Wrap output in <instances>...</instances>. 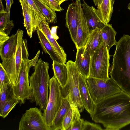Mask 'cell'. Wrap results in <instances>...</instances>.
I'll list each match as a JSON object with an SVG mask.
<instances>
[{"instance_id": "6da1fadb", "label": "cell", "mask_w": 130, "mask_h": 130, "mask_svg": "<svg viewBox=\"0 0 130 130\" xmlns=\"http://www.w3.org/2000/svg\"><path fill=\"white\" fill-rule=\"evenodd\" d=\"M90 115L104 130H120L130 124V95L122 91L106 98L95 104Z\"/></svg>"}, {"instance_id": "7a4b0ae2", "label": "cell", "mask_w": 130, "mask_h": 130, "mask_svg": "<svg viewBox=\"0 0 130 130\" xmlns=\"http://www.w3.org/2000/svg\"><path fill=\"white\" fill-rule=\"evenodd\" d=\"M115 45L109 75L122 91L130 95V36L124 35Z\"/></svg>"}, {"instance_id": "3957f363", "label": "cell", "mask_w": 130, "mask_h": 130, "mask_svg": "<svg viewBox=\"0 0 130 130\" xmlns=\"http://www.w3.org/2000/svg\"><path fill=\"white\" fill-rule=\"evenodd\" d=\"M49 67L48 62L40 58L35 66L34 72L29 76L32 93L31 100L35 102L41 110L43 111L46 108L48 101L50 80L48 72Z\"/></svg>"}, {"instance_id": "277c9868", "label": "cell", "mask_w": 130, "mask_h": 130, "mask_svg": "<svg viewBox=\"0 0 130 130\" xmlns=\"http://www.w3.org/2000/svg\"><path fill=\"white\" fill-rule=\"evenodd\" d=\"M17 32L18 40L15 54L0 64L9 77L13 86L17 81L22 61L28 59L29 56L27 40L23 38V31L19 29Z\"/></svg>"}, {"instance_id": "5b68a950", "label": "cell", "mask_w": 130, "mask_h": 130, "mask_svg": "<svg viewBox=\"0 0 130 130\" xmlns=\"http://www.w3.org/2000/svg\"><path fill=\"white\" fill-rule=\"evenodd\" d=\"M40 53V51L39 50L32 59L23 60L22 61L17 81L13 86L16 97L21 105L24 104L26 100L31 99L32 93L29 73L31 67L35 66Z\"/></svg>"}, {"instance_id": "8992f818", "label": "cell", "mask_w": 130, "mask_h": 130, "mask_svg": "<svg viewBox=\"0 0 130 130\" xmlns=\"http://www.w3.org/2000/svg\"><path fill=\"white\" fill-rule=\"evenodd\" d=\"M68 70V77L66 85L61 88L63 98L66 99L70 104L76 105L80 112L84 109L80 95L79 77L80 73L75 64V62L71 60L66 63Z\"/></svg>"}, {"instance_id": "52a82bcc", "label": "cell", "mask_w": 130, "mask_h": 130, "mask_svg": "<svg viewBox=\"0 0 130 130\" xmlns=\"http://www.w3.org/2000/svg\"><path fill=\"white\" fill-rule=\"evenodd\" d=\"M86 79L91 96L95 104L122 91L111 77L104 79L89 77Z\"/></svg>"}, {"instance_id": "ba28073f", "label": "cell", "mask_w": 130, "mask_h": 130, "mask_svg": "<svg viewBox=\"0 0 130 130\" xmlns=\"http://www.w3.org/2000/svg\"><path fill=\"white\" fill-rule=\"evenodd\" d=\"M49 89L48 101L43 114L46 125L51 130L53 122L62 104L63 98L60 85L54 75L50 79Z\"/></svg>"}, {"instance_id": "9c48e42d", "label": "cell", "mask_w": 130, "mask_h": 130, "mask_svg": "<svg viewBox=\"0 0 130 130\" xmlns=\"http://www.w3.org/2000/svg\"><path fill=\"white\" fill-rule=\"evenodd\" d=\"M110 56L103 42L91 57L89 77L107 79L109 77Z\"/></svg>"}, {"instance_id": "30bf717a", "label": "cell", "mask_w": 130, "mask_h": 130, "mask_svg": "<svg viewBox=\"0 0 130 130\" xmlns=\"http://www.w3.org/2000/svg\"><path fill=\"white\" fill-rule=\"evenodd\" d=\"M19 130H50L41 110L37 107L27 110L19 123Z\"/></svg>"}, {"instance_id": "8fae6325", "label": "cell", "mask_w": 130, "mask_h": 130, "mask_svg": "<svg viewBox=\"0 0 130 130\" xmlns=\"http://www.w3.org/2000/svg\"><path fill=\"white\" fill-rule=\"evenodd\" d=\"M75 4L78 15V26L76 42L77 50L85 46L90 32L85 17L82 6L81 0H76Z\"/></svg>"}, {"instance_id": "7c38bea8", "label": "cell", "mask_w": 130, "mask_h": 130, "mask_svg": "<svg viewBox=\"0 0 130 130\" xmlns=\"http://www.w3.org/2000/svg\"><path fill=\"white\" fill-rule=\"evenodd\" d=\"M35 17L36 30L39 29L42 32L65 63L67 60V55L63 47L59 44L52 35L49 23L46 20L41 18L37 13Z\"/></svg>"}, {"instance_id": "4fadbf2b", "label": "cell", "mask_w": 130, "mask_h": 130, "mask_svg": "<svg viewBox=\"0 0 130 130\" xmlns=\"http://www.w3.org/2000/svg\"><path fill=\"white\" fill-rule=\"evenodd\" d=\"M82 4V6L85 15L90 33L96 28L101 30L105 24L100 19L96 9L93 6H90L84 0Z\"/></svg>"}, {"instance_id": "5bb4252c", "label": "cell", "mask_w": 130, "mask_h": 130, "mask_svg": "<svg viewBox=\"0 0 130 130\" xmlns=\"http://www.w3.org/2000/svg\"><path fill=\"white\" fill-rule=\"evenodd\" d=\"M22 10L24 26L28 35L31 38L33 33L36 31V12L24 0H19Z\"/></svg>"}, {"instance_id": "9a60e30c", "label": "cell", "mask_w": 130, "mask_h": 130, "mask_svg": "<svg viewBox=\"0 0 130 130\" xmlns=\"http://www.w3.org/2000/svg\"><path fill=\"white\" fill-rule=\"evenodd\" d=\"M65 20L66 26L69 31L72 40L75 44L78 20L77 11L75 3L69 5L66 13Z\"/></svg>"}, {"instance_id": "2e32d148", "label": "cell", "mask_w": 130, "mask_h": 130, "mask_svg": "<svg viewBox=\"0 0 130 130\" xmlns=\"http://www.w3.org/2000/svg\"><path fill=\"white\" fill-rule=\"evenodd\" d=\"M78 80L80 95L83 105L84 108L90 114L94 110L95 104L91 96L86 78L80 73Z\"/></svg>"}, {"instance_id": "e0dca14e", "label": "cell", "mask_w": 130, "mask_h": 130, "mask_svg": "<svg viewBox=\"0 0 130 130\" xmlns=\"http://www.w3.org/2000/svg\"><path fill=\"white\" fill-rule=\"evenodd\" d=\"M75 64L82 75L87 78L89 77L91 56L85 46L77 50Z\"/></svg>"}, {"instance_id": "ac0fdd59", "label": "cell", "mask_w": 130, "mask_h": 130, "mask_svg": "<svg viewBox=\"0 0 130 130\" xmlns=\"http://www.w3.org/2000/svg\"><path fill=\"white\" fill-rule=\"evenodd\" d=\"M17 32L9 37V38L0 45V55L3 61L13 56L15 54L17 43Z\"/></svg>"}, {"instance_id": "d6986e66", "label": "cell", "mask_w": 130, "mask_h": 130, "mask_svg": "<svg viewBox=\"0 0 130 130\" xmlns=\"http://www.w3.org/2000/svg\"><path fill=\"white\" fill-rule=\"evenodd\" d=\"M36 31L40 41L39 43L44 53L49 54L53 61L64 63L42 32L39 29H37Z\"/></svg>"}, {"instance_id": "ffe728a7", "label": "cell", "mask_w": 130, "mask_h": 130, "mask_svg": "<svg viewBox=\"0 0 130 130\" xmlns=\"http://www.w3.org/2000/svg\"><path fill=\"white\" fill-rule=\"evenodd\" d=\"M100 30L96 28L90 32L85 46L86 50L89 54L91 57L103 42Z\"/></svg>"}, {"instance_id": "44dd1931", "label": "cell", "mask_w": 130, "mask_h": 130, "mask_svg": "<svg viewBox=\"0 0 130 130\" xmlns=\"http://www.w3.org/2000/svg\"><path fill=\"white\" fill-rule=\"evenodd\" d=\"M115 1V0H103L102 3L97 6L98 15L105 24H108L111 19Z\"/></svg>"}, {"instance_id": "7402d4cb", "label": "cell", "mask_w": 130, "mask_h": 130, "mask_svg": "<svg viewBox=\"0 0 130 130\" xmlns=\"http://www.w3.org/2000/svg\"><path fill=\"white\" fill-rule=\"evenodd\" d=\"M71 108L68 101L63 98L62 104L53 122L51 130H61L64 118Z\"/></svg>"}, {"instance_id": "603a6c76", "label": "cell", "mask_w": 130, "mask_h": 130, "mask_svg": "<svg viewBox=\"0 0 130 130\" xmlns=\"http://www.w3.org/2000/svg\"><path fill=\"white\" fill-rule=\"evenodd\" d=\"M52 68L54 75L61 87H64L66 84L68 77V70L66 64L53 61Z\"/></svg>"}, {"instance_id": "cb8c5ba5", "label": "cell", "mask_w": 130, "mask_h": 130, "mask_svg": "<svg viewBox=\"0 0 130 130\" xmlns=\"http://www.w3.org/2000/svg\"><path fill=\"white\" fill-rule=\"evenodd\" d=\"M100 31L103 42L109 52L110 48L117 43L115 39L117 32L112 25L108 24H105Z\"/></svg>"}, {"instance_id": "d4e9b609", "label": "cell", "mask_w": 130, "mask_h": 130, "mask_svg": "<svg viewBox=\"0 0 130 130\" xmlns=\"http://www.w3.org/2000/svg\"><path fill=\"white\" fill-rule=\"evenodd\" d=\"M33 0L48 22L54 24L57 23V15L55 11L49 8L42 0Z\"/></svg>"}, {"instance_id": "484cf974", "label": "cell", "mask_w": 130, "mask_h": 130, "mask_svg": "<svg viewBox=\"0 0 130 130\" xmlns=\"http://www.w3.org/2000/svg\"><path fill=\"white\" fill-rule=\"evenodd\" d=\"M0 109L7 101L14 98L15 95L13 85L11 83L8 84L0 88Z\"/></svg>"}, {"instance_id": "4316f807", "label": "cell", "mask_w": 130, "mask_h": 130, "mask_svg": "<svg viewBox=\"0 0 130 130\" xmlns=\"http://www.w3.org/2000/svg\"><path fill=\"white\" fill-rule=\"evenodd\" d=\"M19 101L16 98L7 101L0 109V116L3 118L6 117L11 111L14 108Z\"/></svg>"}, {"instance_id": "83f0119b", "label": "cell", "mask_w": 130, "mask_h": 130, "mask_svg": "<svg viewBox=\"0 0 130 130\" xmlns=\"http://www.w3.org/2000/svg\"><path fill=\"white\" fill-rule=\"evenodd\" d=\"M73 118V110L71 107L64 118L61 130H68L72 125Z\"/></svg>"}, {"instance_id": "f1b7e54d", "label": "cell", "mask_w": 130, "mask_h": 130, "mask_svg": "<svg viewBox=\"0 0 130 130\" xmlns=\"http://www.w3.org/2000/svg\"><path fill=\"white\" fill-rule=\"evenodd\" d=\"M8 83L11 84L9 77L0 64V88Z\"/></svg>"}, {"instance_id": "f546056e", "label": "cell", "mask_w": 130, "mask_h": 130, "mask_svg": "<svg viewBox=\"0 0 130 130\" xmlns=\"http://www.w3.org/2000/svg\"><path fill=\"white\" fill-rule=\"evenodd\" d=\"M51 9L55 11L60 12L63 9L55 0H42Z\"/></svg>"}, {"instance_id": "4dcf8cb0", "label": "cell", "mask_w": 130, "mask_h": 130, "mask_svg": "<svg viewBox=\"0 0 130 130\" xmlns=\"http://www.w3.org/2000/svg\"><path fill=\"white\" fill-rule=\"evenodd\" d=\"M84 120L80 117L75 120L68 130H83Z\"/></svg>"}, {"instance_id": "1f68e13d", "label": "cell", "mask_w": 130, "mask_h": 130, "mask_svg": "<svg viewBox=\"0 0 130 130\" xmlns=\"http://www.w3.org/2000/svg\"><path fill=\"white\" fill-rule=\"evenodd\" d=\"M103 129L99 125L84 121L83 130H102Z\"/></svg>"}, {"instance_id": "d6a6232c", "label": "cell", "mask_w": 130, "mask_h": 130, "mask_svg": "<svg viewBox=\"0 0 130 130\" xmlns=\"http://www.w3.org/2000/svg\"><path fill=\"white\" fill-rule=\"evenodd\" d=\"M9 21L7 20L6 13H0V31L4 32L5 28Z\"/></svg>"}, {"instance_id": "836d02e7", "label": "cell", "mask_w": 130, "mask_h": 130, "mask_svg": "<svg viewBox=\"0 0 130 130\" xmlns=\"http://www.w3.org/2000/svg\"><path fill=\"white\" fill-rule=\"evenodd\" d=\"M30 6L31 8L40 17L43 19L46 20L45 18L38 9L33 0H24Z\"/></svg>"}, {"instance_id": "e575fe53", "label": "cell", "mask_w": 130, "mask_h": 130, "mask_svg": "<svg viewBox=\"0 0 130 130\" xmlns=\"http://www.w3.org/2000/svg\"><path fill=\"white\" fill-rule=\"evenodd\" d=\"M6 8L5 10L6 13L8 21L10 20V11L11 5L13 3V0H5Z\"/></svg>"}, {"instance_id": "d590c367", "label": "cell", "mask_w": 130, "mask_h": 130, "mask_svg": "<svg viewBox=\"0 0 130 130\" xmlns=\"http://www.w3.org/2000/svg\"><path fill=\"white\" fill-rule=\"evenodd\" d=\"M9 37L4 32L0 31V45L8 40Z\"/></svg>"}, {"instance_id": "8d00e7d4", "label": "cell", "mask_w": 130, "mask_h": 130, "mask_svg": "<svg viewBox=\"0 0 130 130\" xmlns=\"http://www.w3.org/2000/svg\"><path fill=\"white\" fill-rule=\"evenodd\" d=\"M58 27L57 26H53L52 27L51 29L52 35L56 40L59 38L58 37L57 35V30Z\"/></svg>"}, {"instance_id": "74e56055", "label": "cell", "mask_w": 130, "mask_h": 130, "mask_svg": "<svg viewBox=\"0 0 130 130\" xmlns=\"http://www.w3.org/2000/svg\"><path fill=\"white\" fill-rule=\"evenodd\" d=\"M4 8L2 0H0V13H6Z\"/></svg>"}, {"instance_id": "f35d334b", "label": "cell", "mask_w": 130, "mask_h": 130, "mask_svg": "<svg viewBox=\"0 0 130 130\" xmlns=\"http://www.w3.org/2000/svg\"><path fill=\"white\" fill-rule=\"evenodd\" d=\"M93 1L95 5L97 6L102 3L103 0H93Z\"/></svg>"}, {"instance_id": "ab89813d", "label": "cell", "mask_w": 130, "mask_h": 130, "mask_svg": "<svg viewBox=\"0 0 130 130\" xmlns=\"http://www.w3.org/2000/svg\"><path fill=\"white\" fill-rule=\"evenodd\" d=\"M60 5L65 1L69 0H55Z\"/></svg>"}, {"instance_id": "60d3db41", "label": "cell", "mask_w": 130, "mask_h": 130, "mask_svg": "<svg viewBox=\"0 0 130 130\" xmlns=\"http://www.w3.org/2000/svg\"><path fill=\"white\" fill-rule=\"evenodd\" d=\"M128 9L130 11V3H129L128 5Z\"/></svg>"}, {"instance_id": "b9f144b4", "label": "cell", "mask_w": 130, "mask_h": 130, "mask_svg": "<svg viewBox=\"0 0 130 130\" xmlns=\"http://www.w3.org/2000/svg\"><path fill=\"white\" fill-rule=\"evenodd\" d=\"M129 3H130V2Z\"/></svg>"}, {"instance_id": "7bdbcfd3", "label": "cell", "mask_w": 130, "mask_h": 130, "mask_svg": "<svg viewBox=\"0 0 130 130\" xmlns=\"http://www.w3.org/2000/svg\"></svg>"}]
</instances>
